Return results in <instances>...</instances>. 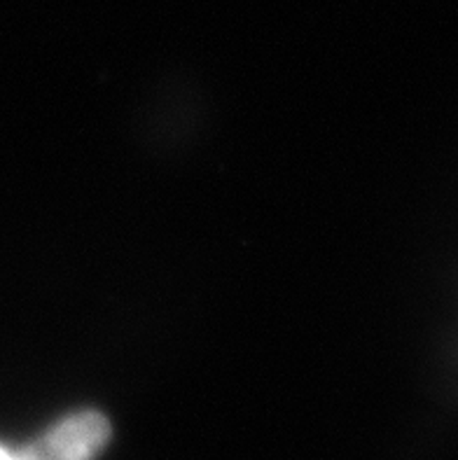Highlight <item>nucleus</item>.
<instances>
[{
	"label": "nucleus",
	"mask_w": 458,
	"mask_h": 460,
	"mask_svg": "<svg viewBox=\"0 0 458 460\" xmlns=\"http://www.w3.org/2000/svg\"><path fill=\"white\" fill-rule=\"evenodd\" d=\"M111 439V423L96 411H82L35 439L14 460H94Z\"/></svg>",
	"instance_id": "1"
},
{
	"label": "nucleus",
	"mask_w": 458,
	"mask_h": 460,
	"mask_svg": "<svg viewBox=\"0 0 458 460\" xmlns=\"http://www.w3.org/2000/svg\"><path fill=\"white\" fill-rule=\"evenodd\" d=\"M0 460H14V456L7 454L5 449H0Z\"/></svg>",
	"instance_id": "2"
}]
</instances>
